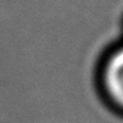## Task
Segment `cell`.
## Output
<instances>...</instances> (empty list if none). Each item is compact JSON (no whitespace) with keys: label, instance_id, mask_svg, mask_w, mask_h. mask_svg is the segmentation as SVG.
Instances as JSON below:
<instances>
[{"label":"cell","instance_id":"1","mask_svg":"<svg viewBox=\"0 0 123 123\" xmlns=\"http://www.w3.org/2000/svg\"><path fill=\"white\" fill-rule=\"evenodd\" d=\"M98 80L106 100L123 113V43L110 49L103 58Z\"/></svg>","mask_w":123,"mask_h":123}]
</instances>
